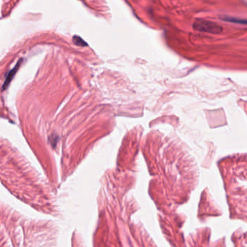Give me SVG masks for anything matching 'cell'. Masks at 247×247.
<instances>
[{"label":"cell","mask_w":247,"mask_h":247,"mask_svg":"<svg viewBox=\"0 0 247 247\" xmlns=\"http://www.w3.org/2000/svg\"><path fill=\"white\" fill-rule=\"evenodd\" d=\"M193 29L198 31L210 34H220L223 30V27L217 23L204 19H196L195 20L193 23Z\"/></svg>","instance_id":"cell-1"},{"label":"cell","mask_w":247,"mask_h":247,"mask_svg":"<svg viewBox=\"0 0 247 247\" xmlns=\"http://www.w3.org/2000/svg\"><path fill=\"white\" fill-rule=\"evenodd\" d=\"M22 61H23V60H20L19 62L17 63V65H15V67H14L13 69H12L10 71L8 72V76H7V77H6L5 81H4V82L3 86H2V89H3V90H4V89H6L8 87L9 84H10V83L11 82L13 76H15V73H16V72H17L18 69V68H19L20 65V63H21V62H22Z\"/></svg>","instance_id":"cell-2"},{"label":"cell","mask_w":247,"mask_h":247,"mask_svg":"<svg viewBox=\"0 0 247 247\" xmlns=\"http://www.w3.org/2000/svg\"><path fill=\"white\" fill-rule=\"evenodd\" d=\"M222 20L228 21V22L239 23V24H243V25H246V20H242V19H239V18H236L226 17V16H225V17H223V18H222Z\"/></svg>","instance_id":"cell-3"},{"label":"cell","mask_w":247,"mask_h":247,"mask_svg":"<svg viewBox=\"0 0 247 247\" xmlns=\"http://www.w3.org/2000/svg\"><path fill=\"white\" fill-rule=\"evenodd\" d=\"M72 41H73V43L77 46H88V44H87L86 42L78 36H74L73 38H72Z\"/></svg>","instance_id":"cell-4"}]
</instances>
